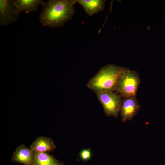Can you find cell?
<instances>
[{
  "mask_svg": "<svg viewBox=\"0 0 165 165\" xmlns=\"http://www.w3.org/2000/svg\"><path fill=\"white\" fill-rule=\"evenodd\" d=\"M30 147L34 152L48 153L53 152L56 145L51 139L46 137L40 136L33 142Z\"/></svg>",
  "mask_w": 165,
  "mask_h": 165,
  "instance_id": "9",
  "label": "cell"
},
{
  "mask_svg": "<svg viewBox=\"0 0 165 165\" xmlns=\"http://www.w3.org/2000/svg\"><path fill=\"white\" fill-rule=\"evenodd\" d=\"M102 105L107 117L117 118L119 113L122 101L121 96L115 92L106 91L96 94Z\"/></svg>",
  "mask_w": 165,
  "mask_h": 165,
  "instance_id": "4",
  "label": "cell"
},
{
  "mask_svg": "<svg viewBox=\"0 0 165 165\" xmlns=\"http://www.w3.org/2000/svg\"><path fill=\"white\" fill-rule=\"evenodd\" d=\"M138 73L124 67L118 80L115 92L123 97L135 96L140 84Z\"/></svg>",
  "mask_w": 165,
  "mask_h": 165,
  "instance_id": "3",
  "label": "cell"
},
{
  "mask_svg": "<svg viewBox=\"0 0 165 165\" xmlns=\"http://www.w3.org/2000/svg\"><path fill=\"white\" fill-rule=\"evenodd\" d=\"M13 1L20 13L24 11L26 14L36 11L38 7L42 6L45 2L42 0H13Z\"/></svg>",
  "mask_w": 165,
  "mask_h": 165,
  "instance_id": "11",
  "label": "cell"
},
{
  "mask_svg": "<svg viewBox=\"0 0 165 165\" xmlns=\"http://www.w3.org/2000/svg\"><path fill=\"white\" fill-rule=\"evenodd\" d=\"M80 155L81 159L84 161L89 159L91 157V153L90 149H84L81 151Z\"/></svg>",
  "mask_w": 165,
  "mask_h": 165,
  "instance_id": "12",
  "label": "cell"
},
{
  "mask_svg": "<svg viewBox=\"0 0 165 165\" xmlns=\"http://www.w3.org/2000/svg\"><path fill=\"white\" fill-rule=\"evenodd\" d=\"M12 161L24 165H34V151L31 148L21 144L13 152Z\"/></svg>",
  "mask_w": 165,
  "mask_h": 165,
  "instance_id": "7",
  "label": "cell"
},
{
  "mask_svg": "<svg viewBox=\"0 0 165 165\" xmlns=\"http://www.w3.org/2000/svg\"><path fill=\"white\" fill-rule=\"evenodd\" d=\"M20 12L13 0H0V25L9 26L16 22Z\"/></svg>",
  "mask_w": 165,
  "mask_h": 165,
  "instance_id": "5",
  "label": "cell"
},
{
  "mask_svg": "<svg viewBox=\"0 0 165 165\" xmlns=\"http://www.w3.org/2000/svg\"><path fill=\"white\" fill-rule=\"evenodd\" d=\"M124 68L112 64L103 66L90 79L87 87L95 94L114 92L118 80Z\"/></svg>",
  "mask_w": 165,
  "mask_h": 165,
  "instance_id": "2",
  "label": "cell"
},
{
  "mask_svg": "<svg viewBox=\"0 0 165 165\" xmlns=\"http://www.w3.org/2000/svg\"><path fill=\"white\" fill-rule=\"evenodd\" d=\"M75 0H50L44 2L39 15L44 26L60 28L72 18Z\"/></svg>",
  "mask_w": 165,
  "mask_h": 165,
  "instance_id": "1",
  "label": "cell"
},
{
  "mask_svg": "<svg viewBox=\"0 0 165 165\" xmlns=\"http://www.w3.org/2000/svg\"><path fill=\"white\" fill-rule=\"evenodd\" d=\"M83 7L87 15L90 16L102 11L105 5L104 0H75Z\"/></svg>",
  "mask_w": 165,
  "mask_h": 165,
  "instance_id": "8",
  "label": "cell"
},
{
  "mask_svg": "<svg viewBox=\"0 0 165 165\" xmlns=\"http://www.w3.org/2000/svg\"><path fill=\"white\" fill-rule=\"evenodd\" d=\"M47 152H34V165H63Z\"/></svg>",
  "mask_w": 165,
  "mask_h": 165,
  "instance_id": "10",
  "label": "cell"
},
{
  "mask_svg": "<svg viewBox=\"0 0 165 165\" xmlns=\"http://www.w3.org/2000/svg\"><path fill=\"white\" fill-rule=\"evenodd\" d=\"M141 106L135 96L126 97L122 100L119 113L121 122L132 121L139 112Z\"/></svg>",
  "mask_w": 165,
  "mask_h": 165,
  "instance_id": "6",
  "label": "cell"
}]
</instances>
